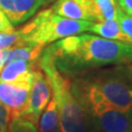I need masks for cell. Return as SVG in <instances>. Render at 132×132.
Returning a JSON list of instances; mask_svg holds the SVG:
<instances>
[{
	"mask_svg": "<svg viewBox=\"0 0 132 132\" xmlns=\"http://www.w3.org/2000/svg\"><path fill=\"white\" fill-rule=\"evenodd\" d=\"M43 51L59 71L70 76L105 66L132 65V44L92 34L68 36Z\"/></svg>",
	"mask_w": 132,
	"mask_h": 132,
	"instance_id": "6da1fadb",
	"label": "cell"
},
{
	"mask_svg": "<svg viewBox=\"0 0 132 132\" xmlns=\"http://www.w3.org/2000/svg\"><path fill=\"white\" fill-rule=\"evenodd\" d=\"M71 77L72 91L80 104L100 102L123 113H132V71L129 65L91 70Z\"/></svg>",
	"mask_w": 132,
	"mask_h": 132,
	"instance_id": "7a4b0ae2",
	"label": "cell"
},
{
	"mask_svg": "<svg viewBox=\"0 0 132 132\" xmlns=\"http://www.w3.org/2000/svg\"><path fill=\"white\" fill-rule=\"evenodd\" d=\"M38 66L47 76L60 119V132H88L90 118L72 91L71 78L59 71L51 58L42 51Z\"/></svg>",
	"mask_w": 132,
	"mask_h": 132,
	"instance_id": "3957f363",
	"label": "cell"
},
{
	"mask_svg": "<svg viewBox=\"0 0 132 132\" xmlns=\"http://www.w3.org/2000/svg\"><path fill=\"white\" fill-rule=\"evenodd\" d=\"M92 24L64 18L48 8L35 15L19 31L26 45L46 46L68 36L89 31Z\"/></svg>",
	"mask_w": 132,
	"mask_h": 132,
	"instance_id": "277c9868",
	"label": "cell"
},
{
	"mask_svg": "<svg viewBox=\"0 0 132 132\" xmlns=\"http://www.w3.org/2000/svg\"><path fill=\"white\" fill-rule=\"evenodd\" d=\"M81 106L100 132H130L132 113H123L100 102H85Z\"/></svg>",
	"mask_w": 132,
	"mask_h": 132,
	"instance_id": "5b68a950",
	"label": "cell"
},
{
	"mask_svg": "<svg viewBox=\"0 0 132 132\" xmlns=\"http://www.w3.org/2000/svg\"><path fill=\"white\" fill-rule=\"evenodd\" d=\"M51 96L52 89L50 82L47 76L38 66L33 72V78L27 107L22 113L18 114V117L27 119L34 125H37L38 119L49 103Z\"/></svg>",
	"mask_w": 132,
	"mask_h": 132,
	"instance_id": "8992f818",
	"label": "cell"
},
{
	"mask_svg": "<svg viewBox=\"0 0 132 132\" xmlns=\"http://www.w3.org/2000/svg\"><path fill=\"white\" fill-rule=\"evenodd\" d=\"M32 81H0V103L10 110L12 117L18 116L28 104Z\"/></svg>",
	"mask_w": 132,
	"mask_h": 132,
	"instance_id": "52a82bcc",
	"label": "cell"
},
{
	"mask_svg": "<svg viewBox=\"0 0 132 132\" xmlns=\"http://www.w3.org/2000/svg\"><path fill=\"white\" fill-rule=\"evenodd\" d=\"M52 0H0V9L14 27L32 18L42 6Z\"/></svg>",
	"mask_w": 132,
	"mask_h": 132,
	"instance_id": "ba28073f",
	"label": "cell"
},
{
	"mask_svg": "<svg viewBox=\"0 0 132 132\" xmlns=\"http://www.w3.org/2000/svg\"><path fill=\"white\" fill-rule=\"evenodd\" d=\"M51 9L54 13L64 18L95 23L89 0H56Z\"/></svg>",
	"mask_w": 132,
	"mask_h": 132,
	"instance_id": "9c48e42d",
	"label": "cell"
},
{
	"mask_svg": "<svg viewBox=\"0 0 132 132\" xmlns=\"http://www.w3.org/2000/svg\"><path fill=\"white\" fill-rule=\"evenodd\" d=\"M35 62L17 60L7 63L0 71V81L18 82L32 81Z\"/></svg>",
	"mask_w": 132,
	"mask_h": 132,
	"instance_id": "30bf717a",
	"label": "cell"
},
{
	"mask_svg": "<svg viewBox=\"0 0 132 132\" xmlns=\"http://www.w3.org/2000/svg\"><path fill=\"white\" fill-rule=\"evenodd\" d=\"M89 31L96 33L106 39L132 44V39L126 33L123 32L117 20L93 23L90 27Z\"/></svg>",
	"mask_w": 132,
	"mask_h": 132,
	"instance_id": "8fae6325",
	"label": "cell"
},
{
	"mask_svg": "<svg viewBox=\"0 0 132 132\" xmlns=\"http://www.w3.org/2000/svg\"><path fill=\"white\" fill-rule=\"evenodd\" d=\"M44 47L45 46L41 45H21L7 50H2L5 65L9 62L17 61V60L28 62L38 61Z\"/></svg>",
	"mask_w": 132,
	"mask_h": 132,
	"instance_id": "7c38bea8",
	"label": "cell"
},
{
	"mask_svg": "<svg viewBox=\"0 0 132 132\" xmlns=\"http://www.w3.org/2000/svg\"><path fill=\"white\" fill-rule=\"evenodd\" d=\"M89 6L95 23L118 18L119 6L114 0H89Z\"/></svg>",
	"mask_w": 132,
	"mask_h": 132,
	"instance_id": "4fadbf2b",
	"label": "cell"
},
{
	"mask_svg": "<svg viewBox=\"0 0 132 132\" xmlns=\"http://www.w3.org/2000/svg\"><path fill=\"white\" fill-rule=\"evenodd\" d=\"M39 132H60V119L55 100L50 99L46 108L44 109L38 124Z\"/></svg>",
	"mask_w": 132,
	"mask_h": 132,
	"instance_id": "5bb4252c",
	"label": "cell"
},
{
	"mask_svg": "<svg viewBox=\"0 0 132 132\" xmlns=\"http://www.w3.org/2000/svg\"><path fill=\"white\" fill-rule=\"evenodd\" d=\"M21 45H26V44L23 41V38L21 36L19 30H14L11 32L0 31V51Z\"/></svg>",
	"mask_w": 132,
	"mask_h": 132,
	"instance_id": "9a60e30c",
	"label": "cell"
},
{
	"mask_svg": "<svg viewBox=\"0 0 132 132\" xmlns=\"http://www.w3.org/2000/svg\"><path fill=\"white\" fill-rule=\"evenodd\" d=\"M117 21L118 22L119 27L121 28L123 32L126 33L132 39V15H128L126 13H124L119 8Z\"/></svg>",
	"mask_w": 132,
	"mask_h": 132,
	"instance_id": "2e32d148",
	"label": "cell"
},
{
	"mask_svg": "<svg viewBox=\"0 0 132 132\" xmlns=\"http://www.w3.org/2000/svg\"><path fill=\"white\" fill-rule=\"evenodd\" d=\"M12 121V113L7 107L0 103V132H8Z\"/></svg>",
	"mask_w": 132,
	"mask_h": 132,
	"instance_id": "e0dca14e",
	"label": "cell"
},
{
	"mask_svg": "<svg viewBox=\"0 0 132 132\" xmlns=\"http://www.w3.org/2000/svg\"><path fill=\"white\" fill-rule=\"evenodd\" d=\"M15 27L11 24L7 16L4 14V12L0 9V31L2 32H11L14 31Z\"/></svg>",
	"mask_w": 132,
	"mask_h": 132,
	"instance_id": "ac0fdd59",
	"label": "cell"
},
{
	"mask_svg": "<svg viewBox=\"0 0 132 132\" xmlns=\"http://www.w3.org/2000/svg\"><path fill=\"white\" fill-rule=\"evenodd\" d=\"M118 4L124 13L132 15V0H118Z\"/></svg>",
	"mask_w": 132,
	"mask_h": 132,
	"instance_id": "d6986e66",
	"label": "cell"
},
{
	"mask_svg": "<svg viewBox=\"0 0 132 132\" xmlns=\"http://www.w3.org/2000/svg\"><path fill=\"white\" fill-rule=\"evenodd\" d=\"M4 65H5V63H4V56H3V52H2V51H0V71H1L2 69H3Z\"/></svg>",
	"mask_w": 132,
	"mask_h": 132,
	"instance_id": "ffe728a7",
	"label": "cell"
},
{
	"mask_svg": "<svg viewBox=\"0 0 132 132\" xmlns=\"http://www.w3.org/2000/svg\"><path fill=\"white\" fill-rule=\"evenodd\" d=\"M130 132H132V123H131V128H130Z\"/></svg>",
	"mask_w": 132,
	"mask_h": 132,
	"instance_id": "44dd1931",
	"label": "cell"
},
{
	"mask_svg": "<svg viewBox=\"0 0 132 132\" xmlns=\"http://www.w3.org/2000/svg\"><path fill=\"white\" fill-rule=\"evenodd\" d=\"M130 66V69H131V71H132V65H129Z\"/></svg>",
	"mask_w": 132,
	"mask_h": 132,
	"instance_id": "7402d4cb",
	"label": "cell"
},
{
	"mask_svg": "<svg viewBox=\"0 0 132 132\" xmlns=\"http://www.w3.org/2000/svg\"><path fill=\"white\" fill-rule=\"evenodd\" d=\"M114 1H117V2H118V0H114Z\"/></svg>",
	"mask_w": 132,
	"mask_h": 132,
	"instance_id": "603a6c76",
	"label": "cell"
}]
</instances>
